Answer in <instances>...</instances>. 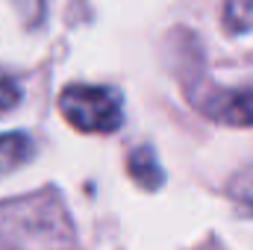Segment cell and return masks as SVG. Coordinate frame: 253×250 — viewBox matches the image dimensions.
<instances>
[{
  "label": "cell",
  "instance_id": "cell-1",
  "mask_svg": "<svg viewBox=\"0 0 253 250\" xmlns=\"http://www.w3.org/2000/svg\"><path fill=\"white\" fill-rule=\"evenodd\" d=\"M59 112L80 132H115L124 124V100L109 85H68L59 94Z\"/></svg>",
  "mask_w": 253,
  "mask_h": 250
},
{
  "label": "cell",
  "instance_id": "cell-2",
  "mask_svg": "<svg viewBox=\"0 0 253 250\" xmlns=\"http://www.w3.org/2000/svg\"><path fill=\"white\" fill-rule=\"evenodd\" d=\"M191 100L206 118L218 124L253 126V88H206Z\"/></svg>",
  "mask_w": 253,
  "mask_h": 250
},
{
  "label": "cell",
  "instance_id": "cell-3",
  "mask_svg": "<svg viewBox=\"0 0 253 250\" xmlns=\"http://www.w3.org/2000/svg\"><path fill=\"white\" fill-rule=\"evenodd\" d=\"M126 171L138 186L144 188H159L165 183V174H162V168L156 162V153L150 147H135L129 153V159H126Z\"/></svg>",
  "mask_w": 253,
  "mask_h": 250
},
{
  "label": "cell",
  "instance_id": "cell-4",
  "mask_svg": "<svg viewBox=\"0 0 253 250\" xmlns=\"http://www.w3.org/2000/svg\"><path fill=\"white\" fill-rule=\"evenodd\" d=\"M33 156V138L27 132H3L0 135V177L21 168Z\"/></svg>",
  "mask_w": 253,
  "mask_h": 250
},
{
  "label": "cell",
  "instance_id": "cell-5",
  "mask_svg": "<svg viewBox=\"0 0 253 250\" xmlns=\"http://www.w3.org/2000/svg\"><path fill=\"white\" fill-rule=\"evenodd\" d=\"M224 27H227V33L253 30V0H227L224 3Z\"/></svg>",
  "mask_w": 253,
  "mask_h": 250
},
{
  "label": "cell",
  "instance_id": "cell-6",
  "mask_svg": "<svg viewBox=\"0 0 253 250\" xmlns=\"http://www.w3.org/2000/svg\"><path fill=\"white\" fill-rule=\"evenodd\" d=\"M230 197L245 209V212H251L253 215V165H248V168H242L233 180H230Z\"/></svg>",
  "mask_w": 253,
  "mask_h": 250
},
{
  "label": "cell",
  "instance_id": "cell-7",
  "mask_svg": "<svg viewBox=\"0 0 253 250\" xmlns=\"http://www.w3.org/2000/svg\"><path fill=\"white\" fill-rule=\"evenodd\" d=\"M21 103V85L15 77H9L6 71H0V115H6L9 109H15Z\"/></svg>",
  "mask_w": 253,
  "mask_h": 250
}]
</instances>
